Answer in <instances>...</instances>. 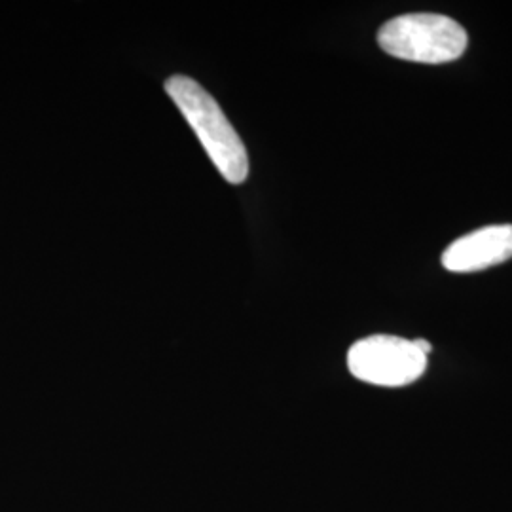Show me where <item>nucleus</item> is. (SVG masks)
<instances>
[{"mask_svg":"<svg viewBox=\"0 0 512 512\" xmlns=\"http://www.w3.org/2000/svg\"><path fill=\"white\" fill-rule=\"evenodd\" d=\"M165 92L198 135L220 175L230 184L245 183L249 177V156L238 131L224 116L217 99L203 90L196 80L183 74L167 78Z\"/></svg>","mask_w":512,"mask_h":512,"instance_id":"nucleus-1","label":"nucleus"},{"mask_svg":"<svg viewBox=\"0 0 512 512\" xmlns=\"http://www.w3.org/2000/svg\"><path fill=\"white\" fill-rule=\"evenodd\" d=\"M385 54L416 63H450L465 52L469 38L458 21L440 14H410L387 21L378 33Z\"/></svg>","mask_w":512,"mask_h":512,"instance_id":"nucleus-2","label":"nucleus"},{"mask_svg":"<svg viewBox=\"0 0 512 512\" xmlns=\"http://www.w3.org/2000/svg\"><path fill=\"white\" fill-rule=\"evenodd\" d=\"M348 366L349 372L366 384L403 387L425 372L427 355L416 348L414 340L378 334L353 344Z\"/></svg>","mask_w":512,"mask_h":512,"instance_id":"nucleus-3","label":"nucleus"},{"mask_svg":"<svg viewBox=\"0 0 512 512\" xmlns=\"http://www.w3.org/2000/svg\"><path fill=\"white\" fill-rule=\"evenodd\" d=\"M512 258V224L486 226L454 241L442 255L450 272L469 274L497 266Z\"/></svg>","mask_w":512,"mask_h":512,"instance_id":"nucleus-4","label":"nucleus"}]
</instances>
